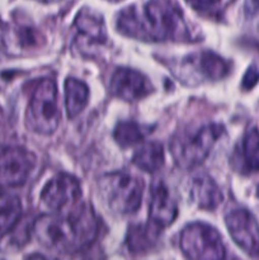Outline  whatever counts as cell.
I'll return each instance as SVG.
<instances>
[{
    "label": "cell",
    "instance_id": "ac0fdd59",
    "mask_svg": "<svg viewBox=\"0 0 259 260\" xmlns=\"http://www.w3.org/2000/svg\"><path fill=\"white\" fill-rule=\"evenodd\" d=\"M88 99L89 89L86 84L74 78H69L65 81L66 111L70 118H74L83 112V109L88 104Z\"/></svg>",
    "mask_w": 259,
    "mask_h": 260
},
{
    "label": "cell",
    "instance_id": "9a60e30c",
    "mask_svg": "<svg viewBox=\"0 0 259 260\" xmlns=\"http://www.w3.org/2000/svg\"><path fill=\"white\" fill-rule=\"evenodd\" d=\"M20 216L22 205L19 198L0 185V238L14 230Z\"/></svg>",
    "mask_w": 259,
    "mask_h": 260
},
{
    "label": "cell",
    "instance_id": "ffe728a7",
    "mask_svg": "<svg viewBox=\"0 0 259 260\" xmlns=\"http://www.w3.org/2000/svg\"><path fill=\"white\" fill-rule=\"evenodd\" d=\"M14 45L19 50H37L45 43V37L36 28L29 25H18L12 33Z\"/></svg>",
    "mask_w": 259,
    "mask_h": 260
},
{
    "label": "cell",
    "instance_id": "ba28073f",
    "mask_svg": "<svg viewBox=\"0 0 259 260\" xmlns=\"http://www.w3.org/2000/svg\"><path fill=\"white\" fill-rule=\"evenodd\" d=\"M81 198L80 183L75 177L69 174H58L48 180L41 193L43 206L51 212H60L68 206L79 203Z\"/></svg>",
    "mask_w": 259,
    "mask_h": 260
},
{
    "label": "cell",
    "instance_id": "2e32d148",
    "mask_svg": "<svg viewBox=\"0 0 259 260\" xmlns=\"http://www.w3.org/2000/svg\"><path fill=\"white\" fill-rule=\"evenodd\" d=\"M161 229L156 228L152 223H140V225H132L128 229L126 238L127 248L130 251L135 254L144 253L150 250L156 244L157 238Z\"/></svg>",
    "mask_w": 259,
    "mask_h": 260
},
{
    "label": "cell",
    "instance_id": "603a6c76",
    "mask_svg": "<svg viewBox=\"0 0 259 260\" xmlns=\"http://www.w3.org/2000/svg\"><path fill=\"white\" fill-rule=\"evenodd\" d=\"M259 80V70L256 68H250L246 71L245 76L243 79V88L249 90V89L253 88Z\"/></svg>",
    "mask_w": 259,
    "mask_h": 260
},
{
    "label": "cell",
    "instance_id": "7a4b0ae2",
    "mask_svg": "<svg viewBox=\"0 0 259 260\" xmlns=\"http://www.w3.org/2000/svg\"><path fill=\"white\" fill-rule=\"evenodd\" d=\"M118 29L123 35L144 41L190 38L182 10L170 0H154L141 9L127 8L119 14Z\"/></svg>",
    "mask_w": 259,
    "mask_h": 260
},
{
    "label": "cell",
    "instance_id": "3957f363",
    "mask_svg": "<svg viewBox=\"0 0 259 260\" xmlns=\"http://www.w3.org/2000/svg\"><path fill=\"white\" fill-rule=\"evenodd\" d=\"M223 132L221 124L210 123L196 131H183L172 141V154L183 169H193L205 161Z\"/></svg>",
    "mask_w": 259,
    "mask_h": 260
},
{
    "label": "cell",
    "instance_id": "4fadbf2b",
    "mask_svg": "<svg viewBox=\"0 0 259 260\" xmlns=\"http://www.w3.org/2000/svg\"><path fill=\"white\" fill-rule=\"evenodd\" d=\"M187 63L196 73L201 74V78L207 80H218L229 73L228 62L210 51L190 56L187 58Z\"/></svg>",
    "mask_w": 259,
    "mask_h": 260
},
{
    "label": "cell",
    "instance_id": "d4e9b609",
    "mask_svg": "<svg viewBox=\"0 0 259 260\" xmlns=\"http://www.w3.org/2000/svg\"><path fill=\"white\" fill-rule=\"evenodd\" d=\"M27 260H51V259H48L47 256L42 255V254H32V255L28 256Z\"/></svg>",
    "mask_w": 259,
    "mask_h": 260
},
{
    "label": "cell",
    "instance_id": "9c48e42d",
    "mask_svg": "<svg viewBox=\"0 0 259 260\" xmlns=\"http://www.w3.org/2000/svg\"><path fill=\"white\" fill-rule=\"evenodd\" d=\"M233 240L249 255H259V225L250 212L235 210L225 218Z\"/></svg>",
    "mask_w": 259,
    "mask_h": 260
},
{
    "label": "cell",
    "instance_id": "30bf717a",
    "mask_svg": "<svg viewBox=\"0 0 259 260\" xmlns=\"http://www.w3.org/2000/svg\"><path fill=\"white\" fill-rule=\"evenodd\" d=\"M111 91L123 101H140L152 91V85L144 74L121 68L111 79Z\"/></svg>",
    "mask_w": 259,
    "mask_h": 260
},
{
    "label": "cell",
    "instance_id": "52a82bcc",
    "mask_svg": "<svg viewBox=\"0 0 259 260\" xmlns=\"http://www.w3.org/2000/svg\"><path fill=\"white\" fill-rule=\"evenodd\" d=\"M36 167V156L20 146L0 145V180L8 185L27 182Z\"/></svg>",
    "mask_w": 259,
    "mask_h": 260
},
{
    "label": "cell",
    "instance_id": "7402d4cb",
    "mask_svg": "<svg viewBox=\"0 0 259 260\" xmlns=\"http://www.w3.org/2000/svg\"><path fill=\"white\" fill-rule=\"evenodd\" d=\"M188 4L198 12H211L215 9L221 0H187Z\"/></svg>",
    "mask_w": 259,
    "mask_h": 260
},
{
    "label": "cell",
    "instance_id": "8fae6325",
    "mask_svg": "<svg viewBox=\"0 0 259 260\" xmlns=\"http://www.w3.org/2000/svg\"><path fill=\"white\" fill-rule=\"evenodd\" d=\"M76 35L75 43L79 50L86 51L99 47L107 42V32L102 17L96 13L84 9L76 17L75 20Z\"/></svg>",
    "mask_w": 259,
    "mask_h": 260
},
{
    "label": "cell",
    "instance_id": "7c38bea8",
    "mask_svg": "<svg viewBox=\"0 0 259 260\" xmlns=\"http://www.w3.org/2000/svg\"><path fill=\"white\" fill-rule=\"evenodd\" d=\"M178 213V208L169 192L163 183H156L152 188L149 207V222L159 229H164L173 223Z\"/></svg>",
    "mask_w": 259,
    "mask_h": 260
},
{
    "label": "cell",
    "instance_id": "6da1fadb",
    "mask_svg": "<svg viewBox=\"0 0 259 260\" xmlns=\"http://www.w3.org/2000/svg\"><path fill=\"white\" fill-rule=\"evenodd\" d=\"M35 231L45 245L61 253H75L95 240L99 221L90 205L78 203L68 212H52L40 217Z\"/></svg>",
    "mask_w": 259,
    "mask_h": 260
},
{
    "label": "cell",
    "instance_id": "277c9868",
    "mask_svg": "<svg viewBox=\"0 0 259 260\" xmlns=\"http://www.w3.org/2000/svg\"><path fill=\"white\" fill-rule=\"evenodd\" d=\"M57 86L51 79H42L30 96L27 109V124L32 131L50 135L60 123Z\"/></svg>",
    "mask_w": 259,
    "mask_h": 260
},
{
    "label": "cell",
    "instance_id": "44dd1931",
    "mask_svg": "<svg viewBox=\"0 0 259 260\" xmlns=\"http://www.w3.org/2000/svg\"><path fill=\"white\" fill-rule=\"evenodd\" d=\"M147 131H145L139 123L135 122H121L117 124L114 129V139L121 146H131L139 144L146 136Z\"/></svg>",
    "mask_w": 259,
    "mask_h": 260
},
{
    "label": "cell",
    "instance_id": "d6986e66",
    "mask_svg": "<svg viewBox=\"0 0 259 260\" xmlns=\"http://www.w3.org/2000/svg\"><path fill=\"white\" fill-rule=\"evenodd\" d=\"M241 161L246 172H259V131L251 129L241 145Z\"/></svg>",
    "mask_w": 259,
    "mask_h": 260
},
{
    "label": "cell",
    "instance_id": "5bb4252c",
    "mask_svg": "<svg viewBox=\"0 0 259 260\" xmlns=\"http://www.w3.org/2000/svg\"><path fill=\"white\" fill-rule=\"evenodd\" d=\"M192 198L203 210H215L222 203L223 196L218 185L207 175L193 180Z\"/></svg>",
    "mask_w": 259,
    "mask_h": 260
},
{
    "label": "cell",
    "instance_id": "8992f818",
    "mask_svg": "<svg viewBox=\"0 0 259 260\" xmlns=\"http://www.w3.org/2000/svg\"><path fill=\"white\" fill-rule=\"evenodd\" d=\"M180 249L189 260H223L225 246L217 231L206 223L188 225L180 235Z\"/></svg>",
    "mask_w": 259,
    "mask_h": 260
},
{
    "label": "cell",
    "instance_id": "4316f807",
    "mask_svg": "<svg viewBox=\"0 0 259 260\" xmlns=\"http://www.w3.org/2000/svg\"><path fill=\"white\" fill-rule=\"evenodd\" d=\"M111 2H118V0H111Z\"/></svg>",
    "mask_w": 259,
    "mask_h": 260
},
{
    "label": "cell",
    "instance_id": "484cf974",
    "mask_svg": "<svg viewBox=\"0 0 259 260\" xmlns=\"http://www.w3.org/2000/svg\"><path fill=\"white\" fill-rule=\"evenodd\" d=\"M40 2H45V3H51V2H56V0H40Z\"/></svg>",
    "mask_w": 259,
    "mask_h": 260
},
{
    "label": "cell",
    "instance_id": "cb8c5ba5",
    "mask_svg": "<svg viewBox=\"0 0 259 260\" xmlns=\"http://www.w3.org/2000/svg\"><path fill=\"white\" fill-rule=\"evenodd\" d=\"M5 35H7V29L0 23V53L5 50Z\"/></svg>",
    "mask_w": 259,
    "mask_h": 260
},
{
    "label": "cell",
    "instance_id": "5b68a950",
    "mask_svg": "<svg viewBox=\"0 0 259 260\" xmlns=\"http://www.w3.org/2000/svg\"><path fill=\"white\" fill-rule=\"evenodd\" d=\"M102 197L113 212L121 215L135 213L141 206L144 183L127 173H113L99 182Z\"/></svg>",
    "mask_w": 259,
    "mask_h": 260
},
{
    "label": "cell",
    "instance_id": "e0dca14e",
    "mask_svg": "<svg viewBox=\"0 0 259 260\" xmlns=\"http://www.w3.org/2000/svg\"><path fill=\"white\" fill-rule=\"evenodd\" d=\"M134 164L145 173H155L164 165V149L159 142H146L134 155Z\"/></svg>",
    "mask_w": 259,
    "mask_h": 260
}]
</instances>
